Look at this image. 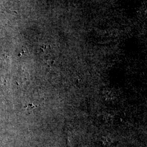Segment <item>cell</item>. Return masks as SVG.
<instances>
[]
</instances>
